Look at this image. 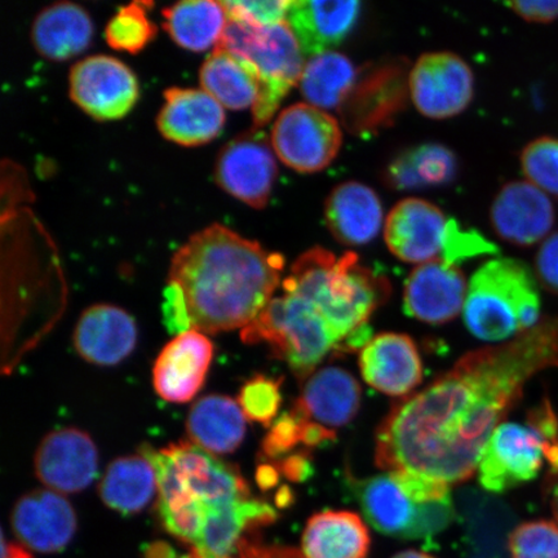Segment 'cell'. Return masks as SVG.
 <instances>
[{"mask_svg":"<svg viewBox=\"0 0 558 558\" xmlns=\"http://www.w3.org/2000/svg\"><path fill=\"white\" fill-rule=\"evenodd\" d=\"M550 367H558L557 318H543L506 344L466 353L389 411L376 432V465L448 485L469 481L525 384Z\"/></svg>","mask_w":558,"mask_h":558,"instance_id":"1","label":"cell"},{"mask_svg":"<svg viewBox=\"0 0 558 558\" xmlns=\"http://www.w3.org/2000/svg\"><path fill=\"white\" fill-rule=\"evenodd\" d=\"M283 268L282 255L214 225L174 254L165 292L183 305L192 330L244 329L274 299Z\"/></svg>","mask_w":558,"mask_h":558,"instance_id":"2","label":"cell"},{"mask_svg":"<svg viewBox=\"0 0 558 558\" xmlns=\"http://www.w3.org/2000/svg\"><path fill=\"white\" fill-rule=\"evenodd\" d=\"M155 465L158 513L165 529L191 548L207 529L239 513L251 500L239 470L192 442L142 449Z\"/></svg>","mask_w":558,"mask_h":558,"instance_id":"3","label":"cell"},{"mask_svg":"<svg viewBox=\"0 0 558 558\" xmlns=\"http://www.w3.org/2000/svg\"><path fill=\"white\" fill-rule=\"evenodd\" d=\"M282 286L284 294L306 300L323 314L339 340V355L347 339L368 325L392 291L388 279L362 265L357 254L349 251L337 257L323 247L300 256Z\"/></svg>","mask_w":558,"mask_h":558,"instance_id":"4","label":"cell"},{"mask_svg":"<svg viewBox=\"0 0 558 558\" xmlns=\"http://www.w3.org/2000/svg\"><path fill=\"white\" fill-rule=\"evenodd\" d=\"M466 329L485 341L518 338L541 323V295L532 271L513 259H495L473 275L464 304Z\"/></svg>","mask_w":558,"mask_h":558,"instance_id":"5","label":"cell"},{"mask_svg":"<svg viewBox=\"0 0 558 558\" xmlns=\"http://www.w3.org/2000/svg\"><path fill=\"white\" fill-rule=\"evenodd\" d=\"M384 239L400 260L462 264L498 253V247L474 229H464L441 208L421 198L402 199L387 216Z\"/></svg>","mask_w":558,"mask_h":558,"instance_id":"6","label":"cell"},{"mask_svg":"<svg viewBox=\"0 0 558 558\" xmlns=\"http://www.w3.org/2000/svg\"><path fill=\"white\" fill-rule=\"evenodd\" d=\"M242 340L264 343L289 365L298 379H308L320 362L339 355L340 343L316 306L296 295L271 299L253 324L244 327Z\"/></svg>","mask_w":558,"mask_h":558,"instance_id":"7","label":"cell"},{"mask_svg":"<svg viewBox=\"0 0 558 558\" xmlns=\"http://www.w3.org/2000/svg\"><path fill=\"white\" fill-rule=\"evenodd\" d=\"M218 47L248 61L259 74L260 94L253 117L255 129L262 130L302 80L304 53L294 32L288 21L259 27L228 19Z\"/></svg>","mask_w":558,"mask_h":558,"instance_id":"8","label":"cell"},{"mask_svg":"<svg viewBox=\"0 0 558 558\" xmlns=\"http://www.w3.org/2000/svg\"><path fill=\"white\" fill-rule=\"evenodd\" d=\"M343 134L337 118L310 104L298 102L279 113L271 129L276 156L300 173H316L338 157Z\"/></svg>","mask_w":558,"mask_h":558,"instance_id":"9","label":"cell"},{"mask_svg":"<svg viewBox=\"0 0 558 558\" xmlns=\"http://www.w3.org/2000/svg\"><path fill=\"white\" fill-rule=\"evenodd\" d=\"M410 96L408 61L367 65L359 72L351 94L339 108L344 128L353 135L379 134L407 108Z\"/></svg>","mask_w":558,"mask_h":558,"instance_id":"10","label":"cell"},{"mask_svg":"<svg viewBox=\"0 0 558 558\" xmlns=\"http://www.w3.org/2000/svg\"><path fill=\"white\" fill-rule=\"evenodd\" d=\"M555 448L532 424L501 423L488 439L478 465L480 484L506 493L538 477Z\"/></svg>","mask_w":558,"mask_h":558,"instance_id":"11","label":"cell"},{"mask_svg":"<svg viewBox=\"0 0 558 558\" xmlns=\"http://www.w3.org/2000/svg\"><path fill=\"white\" fill-rule=\"evenodd\" d=\"M69 94L94 120L116 121L134 109L140 89L136 75L121 60L95 54L70 70Z\"/></svg>","mask_w":558,"mask_h":558,"instance_id":"12","label":"cell"},{"mask_svg":"<svg viewBox=\"0 0 558 558\" xmlns=\"http://www.w3.org/2000/svg\"><path fill=\"white\" fill-rule=\"evenodd\" d=\"M277 173L274 146L257 129L228 143L215 167L216 183L221 190L256 209L268 205Z\"/></svg>","mask_w":558,"mask_h":558,"instance_id":"13","label":"cell"},{"mask_svg":"<svg viewBox=\"0 0 558 558\" xmlns=\"http://www.w3.org/2000/svg\"><path fill=\"white\" fill-rule=\"evenodd\" d=\"M473 95L472 69L456 53H424L411 69V100L418 113L432 120H449L463 113Z\"/></svg>","mask_w":558,"mask_h":558,"instance_id":"14","label":"cell"},{"mask_svg":"<svg viewBox=\"0 0 558 558\" xmlns=\"http://www.w3.org/2000/svg\"><path fill=\"white\" fill-rule=\"evenodd\" d=\"M34 466L40 483L52 492L80 493L96 476L99 451L86 432L64 428L52 432L41 441Z\"/></svg>","mask_w":558,"mask_h":558,"instance_id":"15","label":"cell"},{"mask_svg":"<svg viewBox=\"0 0 558 558\" xmlns=\"http://www.w3.org/2000/svg\"><path fill=\"white\" fill-rule=\"evenodd\" d=\"M494 232L514 246L530 247L550 235L555 208L549 195L529 181L506 184L490 209Z\"/></svg>","mask_w":558,"mask_h":558,"instance_id":"16","label":"cell"},{"mask_svg":"<svg viewBox=\"0 0 558 558\" xmlns=\"http://www.w3.org/2000/svg\"><path fill=\"white\" fill-rule=\"evenodd\" d=\"M466 294V279L457 265L425 263L404 282L403 311L425 324H448L462 311Z\"/></svg>","mask_w":558,"mask_h":558,"instance_id":"17","label":"cell"},{"mask_svg":"<svg viewBox=\"0 0 558 558\" xmlns=\"http://www.w3.org/2000/svg\"><path fill=\"white\" fill-rule=\"evenodd\" d=\"M11 523L17 539L40 554L61 553L78 526L73 506L52 490H37L20 498L13 507Z\"/></svg>","mask_w":558,"mask_h":558,"instance_id":"18","label":"cell"},{"mask_svg":"<svg viewBox=\"0 0 558 558\" xmlns=\"http://www.w3.org/2000/svg\"><path fill=\"white\" fill-rule=\"evenodd\" d=\"M360 368L369 387L392 397L413 392L424 375L414 340L397 332H383L369 340L360 353Z\"/></svg>","mask_w":558,"mask_h":558,"instance_id":"19","label":"cell"},{"mask_svg":"<svg viewBox=\"0 0 558 558\" xmlns=\"http://www.w3.org/2000/svg\"><path fill=\"white\" fill-rule=\"evenodd\" d=\"M214 345L205 333L191 330L178 335L160 352L153 368L156 392L167 402L193 400L206 380Z\"/></svg>","mask_w":558,"mask_h":558,"instance_id":"20","label":"cell"},{"mask_svg":"<svg viewBox=\"0 0 558 558\" xmlns=\"http://www.w3.org/2000/svg\"><path fill=\"white\" fill-rule=\"evenodd\" d=\"M226 121L225 108L206 90L197 88L167 89L157 117L160 134L187 148L211 143L225 129Z\"/></svg>","mask_w":558,"mask_h":558,"instance_id":"21","label":"cell"},{"mask_svg":"<svg viewBox=\"0 0 558 558\" xmlns=\"http://www.w3.org/2000/svg\"><path fill=\"white\" fill-rule=\"evenodd\" d=\"M135 319L118 306L97 304L82 313L74 331V347L90 364L114 366L134 351Z\"/></svg>","mask_w":558,"mask_h":558,"instance_id":"22","label":"cell"},{"mask_svg":"<svg viewBox=\"0 0 558 558\" xmlns=\"http://www.w3.org/2000/svg\"><path fill=\"white\" fill-rule=\"evenodd\" d=\"M361 400L357 379L344 368L327 366L306 379L294 409L310 422L337 432L357 416Z\"/></svg>","mask_w":558,"mask_h":558,"instance_id":"23","label":"cell"},{"mask_svg":"<svg viewBox=\"0 0 558 558\" xmlns=\"http://www.w3.org/2000/svg\"><path fill=\"white\" fill-rule=\"evenodd\" d=\"M361 13L355 2H291L288 24L306 56L332 52L353 31Z\"/></svg>","mask_w":558,"mask_h":558,"instance_id":"24","label":"cell"},{"mask_svg":"<svg viewBox=\"0 0 558 558\" xmlns=\"http://www.w3.org/2000/svg\"><path fill=\"white\" fill-rule=\"evenodd\" d=\"M325 219L333 239L362 246L376 239L383 226V205L372 187L347 181L333 187L325 204Z\"/></svg>","mask_w":558,"mask_h":558,"instance_id":"25","label":"cell"},{"mask_svg":"<svg viewBox=\"0 0 558 558\" xmlns=\"http://www.w3.org/2000/svg\"><path fill=\"white\" fill-rule=\"evenodd\" d=\"M348 486L369 525L384 535L410 539L421 505L403 493L392 474L362 480L349 476Z\"/></svg>","mask_w":558,"mask_h":558,"instance_id":"26","label":"cell"},{"mask_svg":"<svg viewBox=\"0 0 558 558\" xmlns=\"http://www.w3.org/2000/svg\"><path fill=\"white\" fill-rule=\"evenodd\" d=\"M94 25L87 11L72 2L47 7L35 17L32 40L35 50L52 61H66L86 51Z\"/></svg>","mask_w":558,"mask_h":558,"instance_id":"27","label":"cell"},{"mask_svg":"<svg viewBox=\"0 0 558 558\" xmlns=\"http://www.w3.org/2000/svg\"><path fill=\"white\" fill-rule=\"evenodd\" d=\"M372 535L360 514L351 511H325L306 522L302 554L304 558H367Z\"/></svg>","mask_w":558,"mask_h":558,"instance_id":"28","label":"cell"},{"mask_svg":"<svg viewBox=\"0 0 558 558\" xmlns=\"http://www.w3.org/2000/svg\"><path fill=\"white\" fill-rule=\"evenodd\" d=\"M186 430L192 442L215 456L240 448L246 435V416L240 403L227 396L202 397L187 415Z\"/></svg>","mask_w":558,"mask_h":558,"instance_id":"29","label":"cell"},{"mask_svg":"<svg viewBox=\"0 0 558 558\" xmlns=\"http://www.w3.org/2000/svg\"><path fill=\"white\" fill-rule=\"evenodd\" d=\"M202 89L222 108H254L260 94V80L248 61L216 47L199 70Z\"/></svg>","mask_w":558,"mask_h":558,"instance_id":"30","label":"cell"},{"mask_svg":"<svg viewBox=\"0 0 558 558\" xmlns=\"http://www.w3.org/2000/svg\"><path fill=\"white\" fill-rule=\"evenodd\" d=\"M157 492L155 465L143 453L116 459L108 466L99 486L104 505L122 514L142 512Z\"/></svg>","mask_w":558,"mask_h":558,"instance_id":"31","label":"cell"},{"mask_svg":"<svg viewBox=\"0 0 558 558\" xmlns=\"http://www.w3.org/2000/svg\"><path fill=\"white\" fill-rule=\"evenodd\" d=\"M163 27L174 44L192 52H205L220 45L228 25L222 2L190 0L165 9Z\"/></svg>","mask_w":558,"mask_h":558,"instance_id":"32","label":"cell"},{"mask_svg":"<svg viewBox=\"0 0 558 558\" xmlns=\"http://www.w3.org/2000/svg\"><path fill=\"white\" fill-rule=\"evenodd\" d=\"M457 171V157L449 148L424 144L403 151L390 162L386 183L396 191L421 190L450 183Z\"/></svg>","mask_w":558,"mask_h":558,"instance_id":"33","label":"cell"},{"mask_svg":"<svg viewBox=\"0 0 558 558\" xmlns=\"http://www.w3.org/2000/svg\"><path fill=\"white\" fill-rule=\"evenodd\" d=\"M357 78V69L347 56L327 52L306 62L299 85L304 99L313 107L339 110Z\"/></svg>","mask_w":558,"mask_h":558,"instance_id":"34","label":"cell"},{"mask_svg":"<svg viewBox=\"0 0 558 558\" xmlns=\"http://www.w3.org/2000/svg\"><path fill=\"white\" fill-rule=\"evenodd\" d=\"M151 2H134L122 7L111 17L105 39L116 51L135 54L142 52L157 37V26L149 19Z\"/></svg>","mask_w":558,"mask_h":558,"instance_id":"35","label":"cell"},{"mask_svg":"<svg viewBox=\"0 0 558 558\" xmlns=\"http://www.w3.org/2000/svg\"><path fill=\"white\" fill-rule=\"evenodd\" d=\"M520 160L529 183L558 198V138L533 140L523 148Z\"/></svg>","mask_w":558,"mask_h":558,"instance_id":"36","label":"cell"},{"mask_svg":"<svg viewBox=\"0 0 558 558\" xmlns=\"http://www.w3.org/2000/svg\"><path fill=\"white\" fill-rule=\"evenodd\" d=\"M511 558H558V523L547 520L521 523L509 534Z\"/></svg>","mask_w":558,"mask_h":558,"instance_id":"37","label":"cell"},{"mask_svg":"<svg viewBox=\"0 0 558 558\" xmlns=\"http://www.w3.org/2000/svg\"><path fill=\"white\" fill-rule=\"evenodd\" d=\"M282 381L257 375L241 389L239 403L244 416L250 421L270 427L281 408Z\"/></svg>","mask_w":558,"mask_h":558,"instance_id":"38","label":"cell"},{"mask_svg":"<svg viewBox=\"0 0 558 558\" xmlns=\"http://www.w3.org/2000/svg\"><path fill=\"white\" fill-rule=\"evenodd\" d=\"M291 2L286 0H235V2H222L229 20L253 26H271L283 23L288 19Z\"/></svg>","mask_w":558,"mask_h":558,"instance_id":"39","label":"cell"},{"mask_svg":"<svg viewBox=\"0 0 558 558\" xmlns=\"http://www.w3.org/2000/svg\"><path fill=\"white\" fill-rule=\"evenodd\" d=\"M308 422L304 415L292 408L270 425L269 434L263 442V451L268 458H279L303 444V430Z\"/></svg>","mask_w":558,"mask_h":558,"instance_id":"40","label":"cell"},{"mask_svg":"<svg viewBox=\"0 0 558 558\" xmlns=\"http://www.w3.org/2000/svg\"><path fill=\"white\" fill-rule=\"evenodd\" d=\"M389 473L392 474L403 493L416 505L429 504V501L444 500L451 497L449 485L441 483V481L407 471Z\"/></svg>","mask_w":558,"mask_h":558,"instance_id":"41","label":"cell"},{"mask_svg":"<svg viewBox=\"0 0 558 558\" xmlns=\"http://www.w3.org/2000/svg\"><path fill=\"white\" fill-rule=\"evenodd\" d=\"M535 267L543 288L558 294V232L542 242Z\"/></svg>","mask_w":558,"mask_h":558,"instance_id":"42","label":"cell"},{"mask_svg":"<svg viewBox=\"0 0 558 558\" xmlns=\"http://www.w3.org/2000/svg\"><path fill=\"white\" fill-rule=\"evenodd\" d=\"M507 5L529 23L548 24L558 20V0H515Z\"/></svg>","mask_w":558,"mask_h":558,"instance_id":"43","label":"cell"},{"mask_svg":"<svg viewBox=\"0 0 558 558\" xmlns=\"http://www.w3.org/2000/svg\"><path fill=\"white\" fill-rule=\"evenodd\" d=\"M279 473L283 476L295 481V483H303L306 478H310L312 473V463L310 453H295V456H289L279 465Z\"/></svg>","mask_w":558,"mask_h":558,"instance_id":"44","label":"cell"},{"mask_svg":"<svg viewBox=\"0 0 558 558\" xmlns=\"http://www.w3.org/2000/svg\"><path fill=\"white\" fill-rule=\"evenodd\" d=\"M242 558H304V556L295 548L264 546L256 541L251 544Z\"/></svg>","mask_w":558,"mask_h":558,"instance_id":"45","label":"cell"},{"mask_svg":"<svg viewBox=\"0 0 558 558\" xmlns=\"http://www.w3.org/2000/svg\"><path fill=\"white\" fill-rule=\"evenodd\" d=\"M279 470L274 469L271 465H263L257 470V484L263 490L275 487L278 483Z\"/></svg>","mask_w":558,"mask_h":558,"instance_id":"46","label":"cell"},{"mask_svg":"<svg viewBox=\"0 0 558 558\" xmlns=\"http://www.w3.org/2000/svg\"><path fill=\"white\" fill-rule=\"evenodd\" d=\"M146 558H186V556L180 557L169 544L157 542L146 549Z\"/></svg>","mask_w":558,"mask_h":558,"instance_id":"47","label":"cell"},{"mask_svg":"<svg viewBox=\"0 0 558 558\" xmlns=\"http://www.w3.org/2000/svg\"><path fill=\"white\" fill-rule=\"evenodd\" d=\"M2 558H32L29 550L25 549V546L9 542L3 535L2 538Z\"/></svg>","mask_w":558,"mask_h":558,"instance_id":"48","label":"cell"},{"mask_svg":"<svg viewBox=\"0 0 558 558\" xmlns=\"http://www.w3.org/2000/svg\"><path fill=\"white\" fill-rule=\"evenodd\" d=\"M392 558H436V557L430 556L425 553H422V550L407 549V550H402V553L395 555Z\"/></svg>","mask_w":558,"mask_h":558,"instance_id":"49","label":"cell"},{"mask_svg":"<svg viewBox=\"0 0 558 558\" xmlns=\"http://www.w3.org/2000/svg\"><path fill=\"white\" fill-rule=\"evenodd\" d=\"M550 508H553V512L558 523V483L554 487L553 495H550Z\"/></svg>","mask_w":558,"mask_h":558,"instance_id":"50","label":"cell"}]
</instances>
